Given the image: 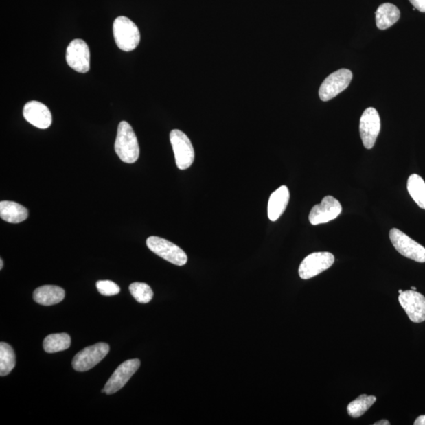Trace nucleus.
Listing matches in <instances>:
<instances>
[{
    "mask_svg": "<svg viewBox=\"0 0 425 425\" xmlns=\"http://www.w3.org/2000/svg\"><path fill=\"white\" fill-rule=\"evenodd\" d=\"M99 292L104 297H113L120 292V287L111 281H99L96 283Z\"/></svg>",
    "mask_w": 425,
    "mask_h": 425,
    "instance_id": "nucleus-24",
    "label": "nucleus"
},
{
    "mask_svg": "<svg viewBox=\"0 0 425 425\" xmlns=\"http://www.w3.org/2000/svg\"><path fill=\"white\" fill-rule=\"evenodd\" d=\"M403 290H399V293L401 294L402 293Z\"/></svg>",
    "mask_w": 425,
    "mask_h": 425,
    "instance_id": "nucleus-30",
    "label": "nucleus"
},
{
    "mask_svg": "<svg viewBox=\"0 0 425 425\" xmlns=\"http://www.w3.org/2000/svg\"><path fill=\"white\" fill-rule=\"evenodd\" d=\"M23 116L31 125L38 128L45 129L51 125V111L38 101H30L27 103L24 106Z\"/></svg>",
    "mask_w": 425,
    "mask_h": 425,
    "instance_id": "nucleus-14",
    "label": "nucleus"
},
{
    "mask_svg": "<svg viewBox=\"0 0 425 425\" xmlns=\"http://www.w3.org/2000/svg\"><path fill=\"white\" fill-rule=\"evenodd\" d=\"M376 398L374 395H362L354 400L347 406V413L349 416L358 418L363 415L372 406Z\"/></svg>",
    "mask_w": 425,
    "mask_h": 425,
    "instance_id": "nucleus-22",
    "label": "nucleus"
},
{
    "mask_svg": "<svg viewBox=\"0 0 425 425\" xmlns=\"http://www.w3.org/2000/svg\"><path fill=\"white\" fill-rule=\"evenodd\" d=\"M113 34L117 46L124 51L135 50L141 41V32L137 25L124 16L115 20Z\"/></svg>",
    "mask_w": 425,
    "mask_h": 425,
    "instance_id": "nucleus-2",
    "label": "nucleus"
},
{
    "mask_svg": "<svg viewBox=\"0 0 425 425\" xmlns=\"http://www.w3.org/2000/svg\"><path fill=\"white\" fill-rule=\"evenodd\" d=\"M390 422L387 420H381L378 422L374 423V425H389Z\"/></svg>",
    "mask_w": 425,
    "mask_h": 425,
    "instance_id": "nucleus-27",
    "label": "nucleus"
},
{
    "mask_svg": "<svg viewBox=\"0 0 425 425\" xmlns=\"http://www.w3.org/2000/svg\"><path fill=\"white\" fill-rule=\"evenodd\" d=\"M353 74L349 69H341L327 77L321 85L319 96L322 101L335 98L345 90L352 82Z\"/></svg>",
    "mask_w": 425,
    "mask_h": 425,
    "instance_id": "nucleus-7",
    "label": "nucleus"
},
{
    "mask_svg": "<svg viewBox=\"0 0 425 425\" xmlns=\"http://www.w3.org/2000/svg\"><path fill=\"white\" fill-rule=\"evenodd\" d=\"M410 2L414 8L418 10L419 12L425 13V0H410Z\"/></svg>",
    "mask_w": 425,
    "mask_h": 425,
    "instance_id": "nucleus-25",
    "label": "nucleus"
},
{
    "mask_svg": "<svg viewBox=\"0 0 425 425\" xmlns=\"http://www.w3.org/2000/svg\"><path fill=\"white\" fill-rule=\"evenodd\" d=\"M16 356L14 349L8 343H0V376H5L15 367Z\"/></svg>",
    "mask_w": 425,
    "mask_h": 425,
    "instance_id": "nucleus-21",
    "label": "nucleus"
},
{
    "mask_svg": "<svg viewBox=\"0 0 425 425\" xmlns=\"http://www.w3.org/2000/svg\"><path fill=\"white\" fill-rule=\"evenodd\" d=\"M414 425H425V415L420 416L414 422Z\"/></svg>",
    "mask_w": 425,
    "mask_h": 425,
    "instance_id": "nucleus-26",
    "label": "nucleus"
},
{
    "mask_svg": "<svg viewBox=\"0 0 425 425\" xmlns=\"http://www.w3.org/2000/svg\"><path fill=\"white\" fill-rule=\"evenodd\" d=\"M148 249L172 264L183 266L187 262L186 253L172 242L158 236H150L147 240Z\"/></svg>",
    "mask_w": 425,
    "mask_h": 425,
    "instance_id": "nucleus-3",
    "label": "nucleus"
},
{
    "mask_svg": "<svg viewBox=\"0 0 425 425\" xmlns=\"http://www.w3.org/2000/svg\"><path fill=\"white\" fill-rule=\"evenodd\" d=\"M290 192L287 186H282L273 192L268 203V217L276 222L288 207Z\"/></svg>",
    "mask_w": 425,
    "mask_h": 425,
    "instance_id": "nucleus-15",
    "label": "nucleus"
},
{
    "mask_svg": "<svg viewBox=\"0 0 425 425\" xmlns=\"http://www.w3.org/2000/svg\"><path fill=\"white\" fill-rule=\"evenodd\" d=\"M65 290L56 285H44L34 292L36 303L43 306H52L61 303L65 298Z\"/></svg>",
    "mask_w": 425,
    "mask_h": 425,
    "instance_id": "nucleus-16",
    "label": "nucleus"
},
{
    "mask_svg": "<svg viewBox=\"0 0 425 425\" xmlns=\"http://www.w3.org/2000/svg\"><path fill=\"white\" fill-rule=\"evenodd\" d=\"M69 67L80 73H85L90 69V51L87 43L76 39L69 43L66 54Z\"/></svg>",
    "mask_w": 425,
    "mask_h": 425,
    "instance_id": "nucleus-9",
    "label": "nucleus"
},
{
    "mask_svg": "<svg viewBox=\"0 0 425 425\" xmlns=\"http://www.w3.org/2000/svg\"><path fill=\"white\" fill-rule=\"evenodd\" d=\"M115 152L123 163H136L139 156L137 137L127 122H121L117 128L115 144Z\"/></svg>",
    "mask_w": 425,
    "mask_h": 425,
    "instance_id": "nucleus-1",
    "label": "nucleus"
},
{
    "mask_svg": "<svg viewBox=\"0 0 425 425\" xmlns=\"http://www.w3.org/2000/svg\"><path fill=\"white\" fill-rule=\"evenodd\" d=\"M110 352V346L105 343H99L80 352L73 359V368L78 372H86L100 363Z\"/></svg>",
    "mask_w": 425,
    "mask_h": 425,
    "instance_id": "nucleus-6",
    "label": "nucleus"
},
{
    "mask_svg": "<svg viewBox=\"0 0 425 425\" xmlns=\"http://www.w3.org/2000/svg\"><path fill=\"white\" fill-rule=\"evenodd\" d=\"M342 212V206L336 198L328 196L320 204L313 208L309 215L310 222L313 225L325 224L336 219Z\"/></svg>",
    "mask_w": 425,
    "mask_h": 425,
    "instance_id": "nucleus-12",
    "label": "nucleus"
},
{
    "mask_svg": "<svg viewBox=\"0 0 425 425\" xmlns=\"http://www.w3.org/2000/svg\"><path fill=\"white\" fill-rule=\"evenodd\" d=\"M335 257L330 252H315L304 258L299 268V277L303 279L313 278L330 268Z\"/></svg>",
    "mask_w": 425,
    "mask_h": 425,
    "instance_id": "nucleus-8",
    "label": "nucleus"
},
{
    "mask_svg": "<svg viewBox=\"0 0 425 425\" xmlns=\"http://www.w3.org/2000/svg\"><path fill=\"white\" fill-rule=\"evenodd\" d=\"M407 190L418 207L425 209V182L422 177L417 174L409 177Z\"/></svg>",
    "mask_w": 425,
    "mask_h": 425,
    "instance_id": "nucleus-19",
    "label": "nucleus"
},
{
    "mask_svg": "<svg viewBox=\"0 0 425 425\" xmlns=\"http://www.w3.org/2000/svg\"><path fill=\"white\" fill-rule=\"evenodd\" d=\"M139 367H141V361L137 358L128 360V361L121 364L107 381L104 389L102 390V392H105L107 395H112L120 391L123 387H125L132 376L136 374Z\"/></svg>",
    "mask_w": 425,
    "mask_h": 425,
    "instance_id": "nucleus-11",
    "label": "nucleus"
},
{
    "mask_svg": "<svg viewBox=\"0 0 425 425\" xmlns=\"http://www.w3.org/2000/svg\"><path fill=\"white\" fill-rule=\"evenodd\" d=\"M389 236L392 244L402 256L420 263L425 262V247L398 229H391Z\"/></svg>",
    "mask_w": 425,
    "mask_h": 425,
    "instance_id": "nucleus-5",
    "label": "nucleus"
},
{
    "mask_svg": "<svg viewBox=\"0 0 425 425\" xmlns=\"http://www.w3.org/2000/svg\"><path fill=\"white\" fill-rule=\"evenodd\" d=\"M71 344V338L67 333H56L47 336L43 343L47 353L66 351Z\"/></svg>",
    "mask_w": 425,
    "mask_h": 425,
    "instance_id": "nucleus-20",
    "label": "nucleus"
},
{
    "mask_svg": "<svg viewBox=\"0 0 425 425\" xmlns=\"http://www.w3.org/2000/svg\"><path fill=\"white\" fill-rule=\"evenodd\" d=\"M359 130L364 147L372 149L380 131V118L378 111L369 107L363 112L360 119Z\"/></svg>",
    "mask_w": 425,
    "mask_h": 425,
    "instance_id": "nucleus-10",
    "label": "nucleus"
},
{
    "mask_svg": "<svg viewBox=\"0 0 425 425\" xmlns=\"http://www.w3.org/2000/svg\"><path fill=\"white\" fill-rule=\"evenodd\" d=\"M3 267V261L1 258V260H0V270H2Z\"/></svg>",
    "mask_w": 425,
    "mask_h": 425,
    "instance_id": "nucleus-28",
    "label": "nucleus"
},
{
    "mask_svg": "<svg viewBox=\"0 0 425 425\" xmlns=\"http://www.w3.org/2000/svg\"><path fill=\"white\" fill-rule=\"evenodd\" d=\"M400 303L409 319L415 323L425 321V297L416 290H408L400 294Z\"/></svg>",
    "mask_w": 425,
    "mask_h": 425,
    "instance_id": "nucleus-13",
    "label": "nucleus"
},
{
    "mask_svg": "<svg viewBox=\"0 0 425 425\" xmlns=\"http://www.w3.org/2000/svg\"><path fill=\"white\" fill-rule=\"evenodd\" d=\"M129 292L139 303H148L154 297L152 288L148 284L141 282L131 284L129 286Z\"/></svg>",
    "mask_w": 425,
    "mask_h": 425,
    "instance_id": "nucleus-23",
    "label": "nucleus"
},
{
    "mask_svg": "<svg viewBox=\"0 0 425 425\" xmlns=\"http://www.w3.org/2000/svg\"><path fill=\"white\" fill-rule=\"evenodd\" d=\"M0 217L5 222L18 224L24 222L29 217V211L18 203L2 201L0 203Z\"/></svg>",
    "mask_w": 425,
    "mask_h": 425,
    "instance_id": "nucleus-17",
    "label": "nucleus"
},
{
    "mask_svg": "<svg viewBox=\"0 0 425 425\" xmlns=\"http://www.w3.org/2000/svg\"><path fill=\"white\" fill-rule=\"evenodd\" d=\"M170 139L177 168L181 170L189 168L195 160V150L190 139L179 129H174L170 132Z\"/></svg>",
    "mask_w": 425,
    "mask_h": 425,
    "instance_id": "nucleus-4",
    "label": "nucleus"
},
{
    "mask_svg": "<svg viewBox=\"0 0 425 425\" xmlns=\"http://www.w3.org/2000/svg\"><path fill=\"white\" fill-rule=\"evenodd\" d=\"M400 18V12L394 4H381L376 12V23L380 30H385L395 25Z\"/></svg>",
    "mask_w": 425,
    "mask_h": 425,
    "instance_id": "nucleus-18",
    "label": "nucleus"
},
{
    "mask_svg": "<svg viewBox=\"0 0 425 425\" xmlns=\"http://www.w3.org/2000/svg\"><path fill=\"white\" fill-rule=\"evenodd\" d=\"M411 289H412L413 290H417V288H416V287H411Z\"/></svg>",
    "mask_w": 425,
    "mask_h": 425,
    "instance_id": "nucleus-29",
    "label": "nucleus"
}]
</instances>
